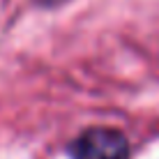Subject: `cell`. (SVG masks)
Segmentation results:
<instances>
[{"label":"cell","mask_w":159,"mask_h":159,"mask_svg":"<svg viewBox=\"0 0 159 159\" xmlns=\"http://www.w3.org/2000/svg\"><path fill=\"white\" fill-rule=\"evenodd\" d=\"M74 159H127L129 143L120 131L108 127H92L72 143Z\"/></svg>","instance_id":"cell-1"}]
</instances>
